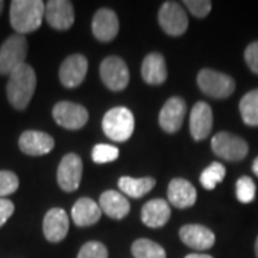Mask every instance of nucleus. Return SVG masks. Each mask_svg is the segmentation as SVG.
<instances>
[{
    "instance_id": "obj_1",
    "label": "nucleus",
    "mask_w": 258,
    "mask_h": 258,
    "mask_svg": "<svg viewBox=\"0 0 258 258\" xmlns=\"http://www.w3.org/2000/svg\"><path fill=\"white\" fill-rule=\"evenodd\" d=\"M35 89H36V74L30 64L23 63L9 75L6 93L13 108L19 111L26 109L33 98Z\"/></svg>"
},
{
    "instance_id": "obj_2",
    "label": "nucleus",
    "mask_w": 258,
    "mask_h": 258,
    "mask_svg": "<svg viewBox=\"0 0 258 258\" xmlns=\"http://www.w3.org/2000/svg\"><path fill=\"white\" fill-rule=\"evenodd\" d=\"M45 18V3L40 0H13L10 3V25L18 35L36 32Z\"/></svg>"
},
{
    "instance_id": "obj_3",
    "label": "nucleus",
    "mask_w": 258,
    "mask_h": 258,
    "mask_svg": "<svg viewBox=\"0 0 258 258\" xmlns=\"http://www.w3.org/2000/svg\"><path fill=\"white\" fill-rule=\"evenodd\" d=\"M102 128L109 139L115 142H125L132 137L135 129L134 113L123 106L112 108L105 113L102 120Z\"/></svg>"
},
{
    "instance_id": "obj_4",
    "label": "nucleus",
    "mask_w": 258,
    "mask_h": 258,
    "mask_svg": "<svg viewBox=\"0 0 258 258\" xmlns=\"http://www.w3.org/2000/svg\"><path fill=\"white\" fill-rule=\"evenodd\" d=\"M28 55V42L23 35H13L0 47V75H10L25 63Z\"/></svg>"
},
{
    "instance_id": "obj_5",
    "label": "nucleus",
    "mask_w": 258,
    "mask_h": 258,
    "mask_svg": "<svg viewBox=\"0 0 258 258\" xmlns=\"http://www.w3.org/2000/svg\"><path fill=\"white\" fill-rule=\"evenodd\" d=\"M197 83L205 95L217 99L228 98L235 91V82L231 76L212 69L200 71L197 76Z\"/></svg>"
},
{
    "instance_id": "obj_6",
    "label": "nucleus",
    "mask_w": 258,
    "mask_h": 258,
    "mask_svg": "<svg viewBox=\"0 0 258 258\" xmlns=\"http://www.w3.org/2000/svg\"><path fill=\"white\" fill-rule=\"evenodd\" d=\"M211 147L215 155H218L225 161H231V162L241 161L248 154L247 142L240 137H235L228 132H218L217 135H214Z\"/></svg>"
},
{
    "instance_id": "obj_7",
    "label": "nucleus",
    "mask_w": 258,
    "mask_h": 258,
    "mask_svg": "<svg viewBox=\"0 0 258 258\" xmlns=\"http://www.w3.org/2000/svg\"><path fill=\"white\" fill-rule=\"evenodd\" d=\"M99 71H101L102 82L113 92L123 91L128 86V66L118 56H108L106 59H103Z\"/></svg>"
},
{
    "instance_id": "obj_8",
    "label": "nucleus",
    "mask_w": 258,
    "mask_h": 258,
    "mask_svg": "<svg viewBox=\"0 0 258 258\" xmlns=\"http://www.w3.org/2000/svg\"><path fill=\"white\" fill-rule=\"evenodd\" d=\"M158 22L171 36H181L188 29V18L182 6L176 2H165L158 13Z\"/></svg>"
},
{
    "instance_id": "obj_9",
    "label": "nucleus",
    "mask_w": 258,
    "mask_h": 258,
    "mask_svg": "<svg viewBox=\"0 0 258 258\" xmlns=\"http://www.w3.org/2000/svg\"><path fill=\"white\" fill-rule=\"evenodd\" d=\"M52 113H53L56 123L60 125L62 128L69 129V131L83 128L89 119L88 111L82 105H78L74 102H57L53 106Z\"/></svg>"
},
{
    "instance_id": "obj_10",
    "label": "nucleus",
    "mask_w": 258,
    "mask_h": 258,
    "mask_svg": "<svg viewBox=\"0 0 258 258\" xmlns=\"http://www.w3.org/2000/svg\"><path fill=\"white\" fill-rule=\"evenodd\" d=\"M82 159L76 154H68L62 158L57 168V184L66 192H74L82 181Z\"/></svg>"
},
{
    "instance_id": "obj_11",
    "label": "nucleus",
    "mask_w": 258,
    "mask_h": 258,
    "mask_svg": "<svg viewBox=\"0 0 258 258\" xmlns=\"http://www.w3.org/2000/svg\"><path fill=\"white\" fill-rule=\"evenodd\" d=\"M88 74V59L83 55L68 56L60 64L59 79L64 88H76L83 82Z\"/></svg>"
},
{
    "instance_id": "obj_12",
    "label": "nucleus",
    "mask_w": 258,
    "mask_h": 258,
    "mask_svg": "<svg viewBox=\"0 0 258 258\" xmlns=\"http://www.w3.org/2000/svg\"><path fill=\"white\" fill-rule=\"evenodd\" d=\"M45 19L56 30H68L74 25L75 10L71 2L50 0L45 5Z\"/></svg>"
},
{
    "instance_id": "obj_13",
    "label": "nucleus",
    "mask_w": 258,
    "mask_h": 258,
    "mask_svg": "<svg viewBox=\"0 0 258 258\" xmlns=\"http://www.w3.org/2000/svg\"><path fill=\"white\" fill-rule=\"evenodd\" d=\"M185 112H186V106L181 98L178 96L169 98L159 112V118H158L159 126L168 134H175L182 126Z\"/></svg>"
},
{
    "instance_id": "obj_14",
    "label": "nucleus",
    "mask_w": 258,
    "mask_h": 258,
    "mask_svg": "<svg viewBox=\"0 0 258 258\" xmlns=\"http://www.w3.org/2000/svg\"><path fill=\"white\" fill-rule=\"evenodd\" d=\"M55 147V141L50 135L40 131H26L19 138V148L23 154L30 157L46 155Z\"/></svg>"
},
{
    "instance_id": "obj_15",
    "label": "nucleus",
    "mask_w": 258,
    "mask_h": 258,
    "mask_svg": "<svg viewBox=\"0 0 258 258\" xmlns=\"http://www.w3.org/2000/svg\"><path fill=\"white\" fill-rule=\"evenodd\" d=\"M119 32V20L111 9H99L92 20V33L101 42H111Z\"/></svg>"
},
{
    "instance_id": "obj_16",
    "label": "nucleus",
    "mask_w": 258,
    "mask_h": 258,
    "mask_svg": "<svg viewBox=\"0 0 258 258\" xmlns=\"http://www.w3.org/2000/svg\"><path fill=\"white\" fill-rule=\"evenodd\" d=\"M189 131L195 141H203L212 131L211 106L205 102H197L189 115Z\"/></svg>"
},
{
    "instance_id": "obj_17",
    "label": "nucleus",
    "mask_w": 258,
    "mask_h": 258,
    "mask_svg": "<svg viewBox=\"0 0 258 258\" xmlns=\"http://www.w3.org/2000/svg\"><path fill=\"white\" fill-rule=\"evenodd\" d=\"M179 238L188 245L189 248L197 249V251H205L210 249L215 242V235L210 228L204 225H197V224H189L184 225L179 230Z\"/></svg>"
},
{
    "instance_id": "obj_18",
    "label": "nucleus",
    "mask_w": 258,
    "mask_h": 258,
    "mask_svg": "<svg viewBox=\"0 0 258 258\" xmlns=\"http://www.w3.org/2000/svg\"><path fill=\"white\" fill-rule=\"evenodd\" d=\"M69 232V218L62 208H52L43 218V234L50 242H60Z\"/></svg>"
},
{
    "instance_id": "obj_19",
    "label": "nucleus",
    "mask_w": 258,
    "mask_h": 258,
    "mask_svg": "<svg viewBox=\"0 0 258 258\" xmlns=\"http://www.w3.org/2000/svg\"><path fill=\"white\" fill-rule=\"evenodd\" d=\"M168 200L176 208H189L197 201V189L189 181L175 178L168 185Z\"/></svg>"
},
{
    "instance_id": "obj_20",
    "label": "nucleus",
    "mask_w": 258,
    "mask_h": 258,
    "mask_svg": "<svg viewBox=\"0 0 258 258\" xmlns=\"http://www.w3.org/2000/svg\"><path fill=\"white\" fill-rule=\"evenodd\" d=\"M142 222L149 228H161L171 218V208L165 200H151L141 211Z\"/></svg>"
},
{
    "instance_id": "obj_21",
    "label": "nucleus",
    "mask_w": 258,
    "mask_h": 258,
    "mask_svg": "<svg viewBox=\"0 0 258 258\" xmlns=\"http://www.w3.org/2000/svg\"><path fill=\"white\" fill-rule=\"evenodd\" d=\"M102 210L92 198H81L72 207V220L78 227H89L99 221Z\"/></svg>"
},
{
    "instance_id": "obj_22",
    "label": "nucleus",
    "mask_w": 258,
    "mask_h": 258,
    "mask_svg": "<svg viewBox=\"0 0 258 258\" xmlns=\"http://www.w3.org/2000/svg\"><path fill=\"white\" fill-rule=\"evenodd\" d=\"M99 207L102 212H105L108 217L113 220H122L129 214L131 205L129 201L118 191H105L99 198Z\"/></svg>"
},
{
    "instance_id": "obj_23",
    "label": "nucleus",
    "mask_w": 258,
    "mask_h": 258,
    "mask_svg": "<svg viewBox=\"0 0 258 258\" xmlns=\"http://www.w3.org/2000/svg\"><path fill=\"white\" fill-rule=\"evenodd\" d=\"M142 78L148 85H161L166 81L168 72H166L165 59L161 53H149L142 62Z\"/></svg>"
},
{
    "instance_id": "obj_24",
    "label": "nucleus",
    "mask_w": 258,
    "mask_h": 258,
    "mask_svg": "<svg viewBox=\"0 0 258 258\" xmlns=\"http://www.w3.org/2000/svg\"><path fill=\"white\" fill-rule=\"evenodd\" d=\"M157 184V181L151 176L147 178H132V176H120L118 186L123 194L131 198H141L147 195Z\"/></svg>"
},
{
    "instance_id": "obj_25",
    "label": "nucleus",
    "mask_w": 258,
    "mask_h": 258,
    "mask_svg": "<svg viewBox=\"0 0 258 258\" xmlns=\"http://www.w3.org/2000/svg\"><path fill=\"white\" fill-rule=\"evenodd\" d=\"M242 120L249 126H258V89L245 93L240 102Z\"/></svg>"
},
{
    "instance_id": "obj_26",
    "label": "nucleus",
    "mask_w": 258,
    "mask_h": 258,
    "mask_svg": "<svg viewBox=\"0 0 258 258\" xmlns=\"http://www.w3.org/2000/svg\"><path fill=\"white\" fill-rule=\"evenodd\" d=\"M132 254L135 258H166L165 249L147 238H139L132 244Z\"/></svg>"
},
{
    "instance_id": "obj_27",
    "label": "nucleus",
    "mask_w": 258,
    "mask_h": 258,
    "mask_svg": "<svg viewBox=\"0 0 258 258\" xmlns=\"http://www.w3.org/2000/svg\"><path fill=\"white\" fill-rule=\"evenodd\" d=\"M225 178V166L220 162H212L211 165L207 166L200 176V182L205 189L211 191L217 185L224 181Z\"/></svg>"
},
{
    "instance_id": "obj_28",
    "label": "nucleus",
    "mask_w": 258,
    "mask_h": 258,
    "mask_svg": "<svg viewBox=\"0 0 258 258\" xmlns=\"http://www.w3.org/2000/svg\"><path fill=\"white\" fill-rule=\"evenodd\" d=\"M235 194L238 201L242 204L251 203L255 198V184L249 176H241L235 185Z\"/></svg>"
},
{
    "instance_id": "obj_29",
    "label": "nucleus",
    "mask_w": 258,
    "mask_h": 258,
    "mask_svg": "<svg viewBox=\"0 0 258 258\" xmlns=\"http://www.w3.org/2000/svg\"><path fill=\"white\" fill-rule=\"evenodd\" d=\"M119 157V149L113 145L98 144L92 149V159L96 164H108Z\"/></svg>"
},
{
    "instance_id": "obj_30",
    "label": "nucleus",
    "mask_w": 258,
    "mask_h": 258,
    "mask_svg": "<svg viewBox=\"0 0 258 258\" xmlns=\"http://www.w3.org/2000/svg\"><path fill=\"white\" fill-rule=\"evenodd\" d=\"M19 188V178L12 171H0V198L13 194Z\"/></svg>"
},
{
    "instance_id": "obj_31",
    "label": "nucleus",
    "mask_w": 258,
    "mask_h": 258,
    "mask_svg": "<svg viewBox=\"0 0 258 258\" xmlns=\"http://www.w3.org/2000/svg\"><path fill=\"white\" fill-rule=\"evenodd\" d=\"M78 258H108V249L102 242L91 241L83 244Z\"/></svg>"
},
{
    "instance_id": "obj_32",
    "label": "nucleus",
    "mask_w": 258,
    "mask_h": 258,
    "mask_svg": "<svg viewBox=\"0 0 258 258\" xmlns=\"http://www.w3.org/2000/svg\"><path fill=\"white\" fill-rule=\"evenodd\" d=\"M184 5L186 9L197 18H205L211 12V2L208 0H185Z\"/></svg>"
},
{
    "instance_id": "obj_33",
    "label": "nucleus",
    "mask_w": 258,
    "mask_h": 258,
    "mask_svg": "<svg viewBox=\"0 0 258 258\" xmlns=\"http://www.w3.org/2000/svg\"><path fill=\"white\" fill-rule=\"evenodd\" d=\"M244 57H245V62L248 64L249 69L254 74L258 75V42L249 43L247 49H245Z\"/></svg>"
},
{
    "instance_id": "obj_34",
    "label": "nucleus",
    "mask_w": 258,
    "mask_h": 258,
    "mask_svg": "<svg viewBox=\"0 0 258 258\" xmlns=\"http://www.w3.org/2000/svg\"><path fill=\"white\" fill-rule=\"evenodd\" d=\"M15 212V205L6 198H0V227L5 225V222L9 220Z\"/></svg>"
},
{
    "instance_id": "obj_35",
    "label": "nucleus",
    "mask_w": 258,
    "mask_h": 258,
    "mask_svg": "<svg viewBox=\"0 0 258 258\" xmlns=\"http://www.w3.org/2000/svg\"><path fill=\"white\" fill-rule=\"evenodd\" d=\"M185 258H212L211 255H208V254H189V255H186Z\"/></svg>"
},
{
    "instance_id": "obj_36",
    "label": "nucleus",
    "mask_w": 258,
    "mask_h": 258,
    "mask_svg": "<svg viewBox=\"0 0 258 258\" xmlns=\"http://www.w3.org/2000/svg\"><path fill=\"white\" fill-rule=\"evenodd\" d=\"M252 171H254V174L258 176V157L254 159V162H252Z\"/></svg>"
},
{
    "instance_id": "obj_37",
    "label": "nucleus",
    "mask_w": 258,
    "mask_h": 258,
    "mask_svg": "<svg viewBox=\"0 0 258 258\" xmlns=\"http://www.w3.org/2000/svg\"><path fill=\"white\" fill-rule=\"evenodd\" d=\"M255 254H257V258H258V238L255 241Z\"/></svg>"
},
{
    "instance_id": "obj_38",
    "label": "nucleus",
    "mask_w": 258,
    "mask_h": 258,
    "mask_svg": "<svg viewBox=\"0 0 258 258\" xmlns=\"http://www.w3.org/2000/svg\"><path fill=\"white\" fill-rule=\"evenodd\" d=\"M3 6H5V3H3V2L0 0V13H2V10H3Z\"/></svg>"
}]
</instances>
